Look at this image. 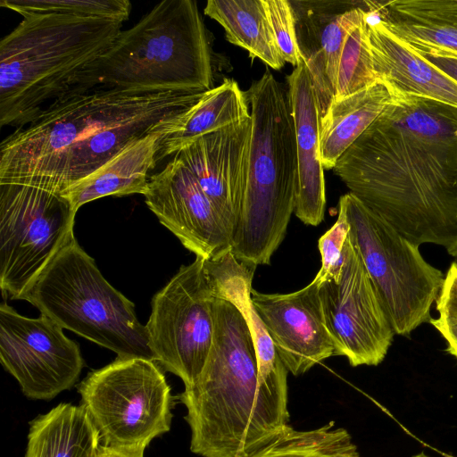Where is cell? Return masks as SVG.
Instances as JSON below:
<instances>
[{"mask_svg":"<svg viewBox=\"0 0 457 457\" xmlns=\"http://www.w3.org/2000/svg\"><path fill=\"white\" fill-rule=\"evenodd\" d=\"M174 132L162 129L136 140L61 195L76 211L83 204L104 196L144 195L151 177L150 171L157 164L162 142Z\"/></svg>","mask_w":457,"mask_h":457,"instance_id":"obj_22","label":"cell"},{"mask_svg":"<svg viewBox=\"0 0 457 457\" xmlns=\"http://www.w3.org/2000/svg\"><path fill=\"white\" fill-rule=\"evenodd\" d=\"M65 329L117 353L154 361L134 303L102 275L72 234L22 295Z\"/></svg>","mask_w":457,"mask_h":457,"instance_id":"obj_7","label":"cell"},{"mask_svg":"<svg viewBox=\"0 0 457 457\" xmlns=\"http://www.w3.org/2000/svg\"><path fill=\"white\" fill-rule=\"evenodd\" d=\"M373 68L392 92L433 99L457 108V81L395 37L370 11L366 14Z\"/></svg>","mask_w":457,"mask_h":457,"instance_id":"obj_19","label":"cell"},{"mask_svg":"<svg viewBox=\"0 0 457 457\" xmlns=\"http://www.w3.org/2000/svg\"><path fill=\"white\" fill-rule=\"evenodd\" d=\"M0 361L30 399L50 400L78 381L84 367L79 346L47 316L28 318L3 301Z\"/></svg>","mask_w":457,"mask_h":457,"instance_id":"obj_13","label":"cell"},{"mask_svg":"<svg viewBox=\"0 0 457 457\" xmlns=\"http://www.w3.org/2000/svg\"><path fill=\"white\" fill-rule=\"evenodd\" d=\"M96 86L139 91L212 89V50L197 3L162 1L121 30L72 88Z\"/></svg>","mask_w":457,"mask_h":457,"instance_id":"obj_6","label":"cell"},{"mask_svg":"<svg viewBox=\"0 0 457 457\" xmlns=\"http://www.w3.org/2000/svg\"><path fill=\"white\" fill-rule=\"evenodd\" d=\"M365 4L414 52L457 56V0H395Z\"/></svg>","mask_w":457,"mask_h":457,"instance_id":"obj_21","label":"cell"},{"mask_svg":"<svg viewBox=\"0 0 457 457\" xmlns=\"http://www.w3.org/2000/svg\"><path fill=\"white\" fill-rule=\"evenodd\" d=\"M206 92L106 86L72 88L2 141L0 184L32 186L59 194L66 164L99 132L154 112L194 106Z\"/></svg>","mask_w":457,"mask_h":457,"instance_id":"obj_3","label":"cell"},{"mask_svg":"<svg viewBox=\"0 0 457 457\" xmlns=\"http://www.w3.org/2000/svg\"><path fill=\"white\" fill-rule=\"evenodd\" d=\"M251 297L288 372L299 376L336 355L313 280L288 294H264L253 288Z\"/></svg>","mask_w":457,"mask_h":457,"instance_id":"obj_15","label":"cell"},{"mask_svg":"<svg viewBox=\"0 0 457 457\" xmlns=\"http://www.w3.org/2000/svg\"><path fill=\"white\" fill-rule=\"evenodd\" d=\"M121 21L45 14L23 20L0 41V125L21 128L71 90L112 45Z\"/></svg>","mask_w":457,"mask_h":457,"instance_id":"obj_4","label":"cell"},{"mask_svg":"<svg viewBox=\"0 0 457 457\" xmlns=\"http://www.w3.org/2000/svg\"><path fill=\"white\" fill-rule=\"evenodd\" d=\"M101 440L81 404L60 403L30 422L25 457H99Z\"/></svg>","mask_w":457,"mask_h":457,"instance_id":"obj_24","label":"cell"},{"mask_svg":"<svg viewBox=\"0 0 457 457\" xmlns=\"http://www.w3.org/2000/svg\"><path fill=\"white\" fill-rule=\"evenodd\" d=\"M377 81L378 79L373 68L365 18L345 41L337 69L334 100L356 93Z\"/></svg>","mask_w":457,"mask_h":457,"instance_id":"obj_28","label":"cell"},{"mask_svg":"<svg viewBox=\"0 0 457 457\" xmlns=\"http://www.w3.org/2000/svg\"><path fill=\"white\" fill-rule=\"evenodd\" d=\"M422 56L457 81V56L446 54H423Z\"/></svg>","mask_w":457,"mask_h":457,"instance_id":"obj_34","label":"cell"},{"mask_svg":"<svg viewBox=\"0 0 457 457\" xmlns=\"http://www.w3.org/2000/svg\"><path fill=\"white\" fill-rule=\"evenodd\" d=\"M99 457H144V451L114 448L102 445Z\"/></svg>","mask_w":457,"mask_h":457,"instance_id":"obj_35","label":"cell"},{"mask_svg":"<svg viewBox=\"0 0 457 457\" xmlns=\"http://www.w3.org/2000/svg\"><path fill=\"white\" fill-rule=\"evenodd\" d=\"M251 118L245 92L233 79L208 90L195 105L184 126L162 140L158 161L174 155L195 139Z\"/></svg>","mask_w":457,"mask_h":457,"instance_id":"obj_26","label":"cell"},{"mask_svg":"<svg viewBox=\"0 0 457 457\" xmlns=\"http://www.w3.org/2000/svg\"><path fill=\"white\" fill-rule=\"evenodd\" d=\"M271 33L282 59L296 67L302 61L295 17L287 0H264Z\"/></svg>","mask_w":457,"mask_h":457,"instance_id":"obj_30","label":"cell"},{"mask_svg":"<svg viewBox=\"0 0 457 457\" xmlns=\"http://www.w3.org/2000/svg\"><path fill=\"white\" fill-rule=\"evenodd\" d=\"M288 97L295 121L298 176L295 215L318 226L324 219L326 192L320 162V112L313 83L303 60L287 76Z\"/></svg>","mask_w":457,"mask_h":457,"instance_id":"obj_18","label":"cell"},{"mask_svg":"<svg viewBox=\"0 0 457 457\" xmlns=\"http://www.w3.org/2000/svg\"><path fill=\"white\" fill-rule=\"evenodd\" d=\"M393 95L333 170L406 239L442 246L457 262V108Z\"/></svg>","mask_w":457,"mask_h":457,"instance_id":"obj_1","label":"cell"},{"mask_svg":"<svg viewBox=\"0 0 457 457\" xmlns=\"http://www.w3.org/2000/svg\"><path fill=\"white\" fill-rule=\"evenodd\" d=\"M204 267L216 297L234 304L247 323L255 349L260 385L272 393L287 395L288 371L252 301L254 269L240 262L231 250L204 260Z\"/></svg>","mask_w":457,"mask_h":457,"instance_id":"obj_20","label":"cell"},{"mask_svg":"<svg viewBox=\"0 0 457 457\" xmlns=\"http://www.w3.org/2000/svg\"><path fill=\"white\" fill-rule=\"evenodd\" d=\"M77 211L61 194L0 184V287L21 299L73 234Z\"/></svg>","mask_w":457,"mask_h":457,"instance_id":"obj_10","label":"cell"},{"mask_svg":"<svg viewBox=\"0 0 457 457\" xmlns=\"http://www.w3.org/2000/svg\"><path fill=\"white\" fill-rule=\"evenodd\" d=\"M338 208L346 216L348 237L362 259L395 334L409 336L430 321L443 272L423 258L420 246L352 193L340 197Z\"/></svg>","mask_w":457,"mask_h":457,"instance_id":"obj_8","label":"cell"},{"mask_svg":"<svg viewBox=\"0 0 457 457\" xmlns=\"http://www.w3.org/2000/svg\"><path fill=\"white\" fill-rule=\"evenodd\" d=\"M205 15L218 21L226 38L275 70L284 66L275 44L264 0H209Z\"/></svg>","mask_w":457,"mask_h":457,"instance_id":"obj_25","label":"cell"},{"mask_svg":"<svg viewBox=\"0 0 457 457\" xmlns=\"http://www.w3.org/2000/svg\"><path fill=\"white\" fill-rule=\"evenodd\" d=\"M350 226L344 211L338 208L337 221L319 239L318 247L321 255V267L313 281L320 287L328 280L337 281L342 272L344 255L343 247Z\"/></svg>","mask_w":457,"mask_h":457,"instance_id":"obj_31","label":"cell"},{"mask_svg":"<svg viewBox=\"0 0 457 457\" xmlns=\"http://www.w3.org/2000/svg\"><path fill=\"white\" fill-rule=\"evenodd\" d=\"M214 333L197 379L179 395L201 457H246L289 424L287 396L262 387L253 338L237 308L216 297Z\"/></svg>","mask_w":457,"mask_h":457,"instance_id":"obj_2","label":"cell"},{"mask_svg":"<svg viewBox=\"0 0 457 457\" xmlns=\"http://www.w3.org/2000/svg\"><path fill=\"white\" fill-rule=\"evenodd\" d=\"M431 325L445 338L446 352L457 359V320L431 319Z\"/></svg>","mask_w":457,"mask_h":457,"instance_id":"obj_33","label":"cell"},{"mask_svg":"<svg viewBox=\"0 0 457 457\" xmlns=\"http://www.w3.org/2000/svg\"><path fill=\"white\" fill-rule=\"evenodd\" d=\"M252 120L247 183L231 252L255 269L270 264L295 212L298 161L288 92L268 70L245 92Z\"/></svg>","mask_w":457,"mask_h":457,"instance_id":"obj_5","label":"cell"},{"mask_svg":"<svg viewBox=\"0 0 457 457\" xmlns=\"http://www.w3.org/2000/svg\"><path fill=\"white\" fill-rule=\"evenodd\" d=\"M215 299L201 257L182 265L152 299V312L145 325L149 347L155 361L179 377L185 387L197 379L208 358Z\"/></svg>","mask_w":457,"mask_h":457,"instance_id":"obj_11","label":"cell"},{"mask_svg":"<svg viewBox=\"0 0 457 457\" xmlns=\"http://www.w3.org/2000/svg\"><path fill=\"white\" fill-rule=\"evenodd\" d=\"M413 457H431V456L428 455L424 452H421V453H419L413 455Z\"/></svg>","mask_w":457,"mask_h":457,"instance_id":"obj_36","label":"cell"},{"mask_svg":"<svg viewBox=\"0 0 457 457\" xmlns=\"http://www.w3.org/2000/svg\"><path fill=\"white\" fill-rule=\"evenodd\" d=\"M339 278L319 287L326 327L335 354L353 367L377 366L385 359L395 335L377 289L349 237L343 247Z\"/></svg>","mask_w":457,"mask_h":457,"instance_id":"obj_12","label":"cell"},{"mask_svg":"<svg viewBox=\"0 0 457 457\" xmlns=\"http://www.w3.org/2000/svg\"><path fill=\"white\" fill-rule=\"evenodd\" d=\"M156 361L118 358L79 385L81 405L104 445L142 450L170 428V387Z\"/></svg>","mask_w":457,"mask_h":457,"instance_id":"obj_9","label":"cell"},{"mask_svg":"<svg viewBox=\"0 0 457 457\" xmlns=\"http://www.w3.org/2000/svg\"><path fill=\"white\" fill-rule=\"evenodd\" d=\"M436 310L440 319L457 320V262L451 264L439 295L436 299Z\"/></svg>","mask_w":457,"mask_h":457,"instance_id":"obj_32","label":"cell"},{"mask_svg":"<svg viewBox=\"0 0 457 457\" xmlns=\"http://www.w3.org/2000/svg\"><path fill=\"white\" fill-rule=\"evenodd\" d=\"M0 5L23 18L64 14L108 18L124 22L131 12V3L128 0H2Z\"/></svg>","mask_w":457,"mask_h":457,"instance_id":"obj_29","label":"cell"},{"mask_svg":"<svg viewBox=\"0 0 457 457\" xmlns=\"http://www.w3.org/2000/svg\"><path fill=\"white\" fill-rule=\"evenodd\" d=\"M388 86L378 80L345 97L335 99L320 118V162L333 169L337 160L393 101Z\"/></svg>","mask_w":457,"mask_h":457,"instance_id":"obj_23","label":"cell"},{"mask_svg":"<svg viewBox=\"0 0 457 457\" xmlns=\"http://www.w3.org/2000/svg\"><path fill=\"white\" fill-rule=\"evenodd\" d=\"M289 2L299 51L313 83L320 118L336 96L345 41L365 20L368 9L345 1Z\"/></svg>","mask_w":457,"mask_h":457,"instance_id":"obj_17","label":"cell"},{"mask_svg":"<svg viewBox=\"0 0 457 457\" xmlns=\"http://www.w3.org/2000/svg\"><path fill=\"white\" fill-rule=\"evenodd\" d=\"M251 118L204 135L177 154L225 220L231 237L237 224L247 183Z\"/></svg>","mask_w":457,"mask_h":457,"instance_id":"obj_16","label":"cell"},{"mask_svg":"<svg viewBox=\"0 0 457 457\" xmlns=\"http://www.w3.org/2000/svg\"><path fill=\"white\" fill-rule=\"evenodd\" d=\"M143 195L159 221L196 257L211 260L231 250L225 220L177 155L151 175Z\"/></svg>","mask_w":457,"mask_h":457,"instance_id":"obj_14","label":"cell"},{"mask_svg":"<svg viewBox=\"0 0 457 457\" xmlns=\"http://www.w3.org/2000/svg\"><path fill=\"white\" fill-rule=\"evenodd\" d=\"M246 457H361L350 433L334 421L312 430L290 425Z\"/></svg>","mask_w":457,"mask_h":457,"instance_id":"obj_27","label":"cell"}]
</instances>
